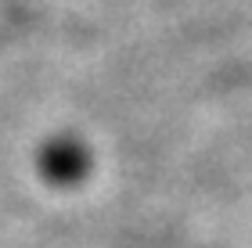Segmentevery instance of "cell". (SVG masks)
<instances>
[{
	"instance_id": "1",
	"label": "cell",
	"mask_w": 252,
	"mask_h": 248,
	"mask_svg": "<svg viewBox=\"0 0 252 248\" xmlns=\"http://www.w3.org/2000/svg\"><path fill=\"white\" fill-rule=\"evenodd\" d=\"M40 173L47 184L54 187H72L79 184V180L87 176V169H90V151H87V144H79L76 137H54L47 140L40 148Z\"/></svg>"
}]
</instances>
